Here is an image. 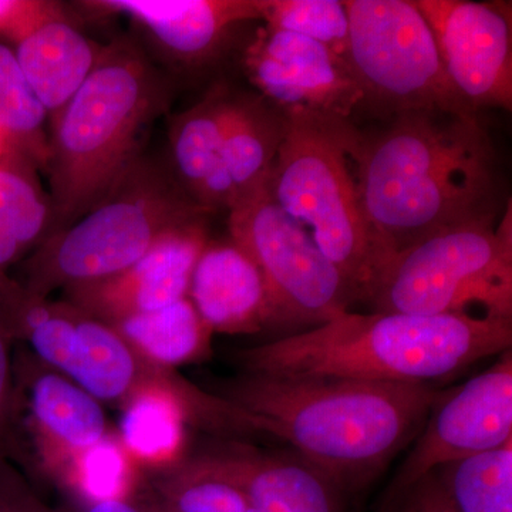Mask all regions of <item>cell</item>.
<instances>
[{
    "instance_id": "1",
    "label": "cell",
    "mask_w": 512,
    "mask_h": 512,
    "mask_svg": "<svg viewBox=\"0 0 512 512\" xmlns=\"http://www.w3.org/2000/svg\"><path fill=\"white\" fill-rule=\"evenodd\" d=\"M363 211L387 265L417 242L464 225L497 224L508 204L490 134L471 111H414L357 154Z\"/></svg>"
},
{
    "instance_id": "2",
    "label": "cell",
    "mask_w": 512,
    "mask_h": 512,
    "mask_svg": "<svg viewBox=\"0 0 512 512\" xmlns=\"http://www.w3.org/2000/svg\"><path fill=\"white\" fill-rule=\"evenodd\" d=\"M440 390L430 384L244 375L220 396L285 441L343 494L357 493L416 439Z\"/></svg>"
},
{
    "instance_id": "3",
    "label": "cell",
    "mask_w": 512,
    "mask_h": 512,
    "mask_svg": "<svg viewBox=\"0 0 512 512\" xmlns=\"http://www.w3.org/2000/svg\"><path fill=\"white\" fill-rule=\"evenodd\" d=\"M512 345V319L346 312L316 328L239 350L249 375L430 384Z\"/></svg>"
},
{
    "instance_id": "4",
    "label": "cell",
    "mask_w": 512,
    "mask_h": 512,
    "mask_svg": "<svg viewBox=\"0 0 512 512\" xmlns=\"http://www.w3.org/2000/svg\"><path fill=\"white\" fill-rule=\"evenodd\" d=\"M168 90L133 43L103 47L89 79L53 119L46 237L92 211L136 163L141 138L167 106Z\"/></svg>"
},
{
    "instance_id": "5",
    "label": "cell",
    "mask_w": 512,
    "mask_h": 512,
    "mask_svg": "<svg viewBox=\"0 0 512 512\" xmlns=\"http://www.w3.org/2000/svg\"><path fill=\"white\" fill-rule=\"evenodd\" d=\"M269 175L279 207L311 232L355 302H370L387 262L367 224L357 178L363 134L350 119L292 110Z\"/></svg>"
},
{
    "instance_id": "6",
    "label": "cell",
    "mask_w": 512,
    "mask_h": 512,
    "mask_svg": "<svg viewBox=\"0 0 512 512\" xmlns=\"http://www.w3.org/2000/svg\"><path fill=\"white\" fill-rule=\"evenodd\" d=\"M170 171L138 158L92 211L49 235L26 259L18 281L30 298L120 274L168 232L207 218Z\"/></svg>"
},
{
    "instance_id": "7",
    "label": "cell",
    "mask_w": 512,
    "mask_h": 512,
    "mask_svg": "<svg viewBox=\"0 0 512 512\" xmlns=\"http://www.w3.org/2000/svg\"><path fill=\"white\" fill-rule=\"evenodd\" d=\"M369 303L375 312L512 319L511 202L497 224L447 229L394 255Z\"/></svg>"
},
{
    "instance_id": "8",
    "label": "cell",
    "mask_w": 512,
    "mask_h": 512,
    "mask_svg": "<svg viewBox=\"0 0 512 512\" xmlns=\"http://www.w3.org/2000/svg\"><path fill=\"white\" fill-rule=\"evenodd\" d=\"M231 241L254 262L268 298V329L295 335L350 312L355 303L311 232L293 220L268 187L229 208Z\"/></svg>"
},
{
    "instance_id": "9",
    "label": "cell",
    "mask_w": 512,
    "mask_h": 512,
    "mask_svg": "<svg viewBox=\"0 0 512 512\" xmlns=\"http://www.w3.org/2000/svg\"><path fill=\"white\" fill-rule=\"evenodd\" d=\"M350 72L365 101L393 117L471 111L454 92L436 39L410 0H348ZM473 113V111H471Z\"/></svg>"
},
{
    "instance_id": "10",
    "label": "cell",
    "mask_w": 512,
    "mask_h": 512,
    "mask_svg": "<svg viewBox=\"0 0 512 512\" xmlns=\"http://www.w3.org/2000/svg\"><path fill=\"white\" fill-rule=\"evenodd\" d=\"M16 342L103 404L121 406L138 390L174 382L175 370L150 365L109 323L63 301L30 298L22 286L3 305Z\"/></svg>"
},
{
    "instance_id": "11",
    "label": "cell",
    "mask_w": 512,
    "mask_h": 512,
    "mask_svg": "<svg viewBox=\"0 0 512 512\" xmlns=\"http://www.w3.org/2000/svg\"><path fill=\"white\" fill-rule=\"evenodd\" d=\"M512 440V352L463 386L441 392L404 458L383 503L406 493L437 468Z\"/></svg>"
},
{
    "instance_id": "12",
    "label": "cell",
    "mask_w": 512,
    "mask_h": 512,
    "mask_svg": "<svg viewBox=\"0 0 512 512\" xmlns=\"http://www.w3.org/2000/svg\"><path fill=\"white\" fill-rule=\"evenodd\" d=\"M444 70L468 110L512 109L511 6L470 0H417Z\"/></svg>"
},
{
    "instance_id": "13",
    "label": "cell",
    "mask_w": 512,
    "mask_h": 512,
    "mask_svg": "<svg viewBox=\"0 0 512 512\" xmlns=\"http://www.w3.org/2000/svg\"><path fill=\"white\" fill-rule=\"evenodd\" d=\"M18 429L25 424L40 468L66 490L90 451L110 439L104 404L30 355L15 357Z\"/></svg>"
},
{
    "instance_id": "14",
    "label": "cell",
    "mask_w": 512,
    "mask_h": 512,
    "mask_svg": "<svg viewBox=\"0 0 512 512\" xmlns=\"http://www.w3.org/2000/svg\"><path fill=\"white\" fill-rule=\"evenodd\" d=\"M249 82L279 110H309L349 119L365 101L348 63L306 37L261 26L245 46Z\"/></svg>"
},
{
    "instance_id": "15",
    "label": "cell",
    "mask_w": 512,
    "mask_h": 512,
    "mask_svg": "<svg viewBox=\"0 0 512 512\" xmlns=\"http://www.w3.org/2000/svg\"><path fill=\"white\" fill-rule=\"evenodd\" d=\"M208 241L207 218L181 225L120 274L64 289L66 302L106 323L165 308L188 298L192 271Z\"/></svg>"
},
{
    "instance_id": "16",
    "label": "cell",
    "mask_w": 512,
    "mask_h": 512,
    "mask_svg": "<svg viewBox=\"0 0 512 512\" xmlns=\"http://www.w3.org/2000/svg\"><path fill=\"white\" fill-rule=\"evenodd\" d=\"M84 6L128 16L165 55L190 67L211 63L235 30L261 20V0H97Z\"/></svg>"
},
{
    "instance_id": "17",
    "label": "cell",
    "mask_w": 512,
    "mask_h": 512,
    "mask_svg": "<svg viewBox=\"0 0 512 512\" xmlns=\"http://www.w3.org/2000/svg\"><path fill=\"white\" fill-rule=\"evenodd\" d=\"M247 493L256 512H346V495L295 451L228 443L198 454Z\"/></svg>"
},
{
    "instance_id": "18",
    "label": "cell",
    "mask_w": 512,
    "mask_h": 512,
    "mask_svg": "<svg viewBox=\"0 0 512 512\" xmlns=\"http://www.w3.org/2000/svg\"><path fill=\"white\" fill-rule=\"evenodd\" d=\"M188 299L212 333L252 335L268 329L264 279L232 241H208L192 271Z\"/></svg>"
},
{
    "instance_id": "19",
    "label": "cell",
    "mask_w": 512,
    "mask_h": 512,
    "mask_svg": "<svg viewBox=\"0 0 512 512\" xmlns=\"http://www.w3.org/2000/svg\"><path fill=\"white\" fill-rule=\"evenodd\" d=\"M231 90L217 84L204 99L175 117L170 130V171L185 194L202 210L234 205L235 192L222 161L225 116Z\"/></svg>"
},
{
    "instance_id": "20",
    "label": "cell",
    "mask_w": 512,
    "mask_h": 512,
    "mask_svg": "<svg viewBox=\"0 0 512 512\" xmlns=\"http://www.w3.org/2000/svg\"><path fill=\"white\" fill-rule=\"evenodd\" d=\"M16 57L47 116L55 119L99 62L103 47L72 25L66 13L15 47Z\"/></svg>"
},
{
    "instance_id": "21",
    "label": "cell",
    "mask_w": 512,
    "mask_h": 512,
    "mask_svg": "<svg viewBox=\"0 0 512 512\" xmlns=\"http://www.w3.org/2000/svg\"><path fill=\"white\" fill-rule=\"evenodd\" d=\"M285 127L284 111L261 94L231 93L225 116L222 161L234 187L235 202L268 187Z\"/></svg>"
},
{
    "instance_id": "22",
    "label": "cell",
    "mask_w": 512,
    "mask_h": 512,
    "mask_svg": "<svg viewBox=\"0 0 512 512\" xmlns=\"http://www.w3.org/2000/svg\"><path fill=\"white\" fill-rule=\"evenodd\" d=\"M109 325L146 362L161 369L175 370L211 356L214 333L188 298Z\"/></svg>"
},
{
    "instance_id": "23",
    "label": "cell",
    "mask_w": 512,
    "mask_h": 512,
    "mask_svg": "<svg viewBox=\"0 0 512 512\" xmlns=\"http://www.w3.org/2000/svg\"><path fill=\"white\" fill-rule=\"evenodd\" d=\"M150 474L137 493L154 512H256L247 493L198 454Z\"/></svg>"
},
{
    "instance_id": "24",
    "label": "cell",
    "mask_w": 512,
    "mask_h": 512,
    "mask_svg": "<svg viewBox=\"0 0 512 512\" xmlns=\"http://www.w3.org/2000/svg\"><path fill=\"white\" fill-rule=\"evenodd\" d=\"M33 165L6 150L0 157V276L47 235L49 197L37 187Z\"/></svg>"
},
{
    "instance_id": "25",
    "label": "cell",
    "mask_w": 512,
    "mask_h": 512,
    "mask_svg": "<svg viewBox=\"0 0 512 512\" xmlns=\"http://www.w3.org/2000/svg\"><path fill=\"white\" fill-rule=\"evenodd\" d=\"M431 474L456 512H512V440Z\"/></svg>"
},
{
    "instance_id": "26",
    "label": "cell",
    "mask_w": 512,
    "mask_h": 512,
    "mask_svg": "<svg viewBox=\"0 0 512 512\" xmlns=\"http://www.w3.org/2000/svg\"><path fill=\"white\" fill-rule=\"evenodd\" d=\"M47 111L20 69L15 49L0 42V141L33 167L46 168Z\"/></svg>"
},
{
    "instance_id": "27",
    "label": "cell",
    "mask_w": 512,
    "mask_h": 512,
    "mask_svg": "<svg viewBox=\"0 0 512 512\" xmlns=\"http://www.w3.org/2000/svg\"><path fill=\"white\" fill-rule=\"evenodd\" d=\"M261 20L266 28L318 42L348 63L349 18L339 0H261Z\"/></svg>"
},
{
    "instance_id": "28",
    "label": "cell",
    "mask_w": 512,
    "mask_h": 512,
    "mask_svg": "<svg viewBox=\"0 0 512 512\" xmlns=\"http://www.w3.org/2000/svg\"><path fill=\"white\" fill-rule=\"evenodd\" d=\"M15 343L12 330L0 312V458L9 460H12L19 433Z\"/></svg>"
},
{
    "instance_id": "29",
    "label": "cell",
    "mask_w": 512,
    "mask_h": 512,
    "mask_svg": "<svg viewBox=\"0 0 512 512\" xmlns=\"http://www.w3.org/2000/svg\"><path fill=\"white\" fill-rule=\"evenodd\" d=\"M64 15L62 5L47 0H0V37L18 46L49 20Z\"/></svg>"
},
{
    "instance_id": "30",
    "label": "cell",
    "mask_w": 512,
    "mask_h": 512,
    "mask_svg": "<svg viewBox=\"0 0 512 512\" xmlns=\"http://www.w3.org/2000/svg\"><path fill=\"white\" fill-rule=\"evenodd\" d=\"M0 512H62L50 507L9 458H0Z\"/></svg>"
},
{
    "instance_id": "31",
    "label": "cell",
    "mask_w": 512,
    "mask_h": 512,
    "mask_svg": "<svg viewBox=\"0 0 512 512\" xmlns=\"http://www.w3.org/2000/svg\"><path fill=\"white\" fill-rule=\"evenodd\" d=\"M380 512H456L444 497L440 485L433 474L424 477L412 488L383 503Z\"/></svg>"
},
{
    "instance_id": "32",
    "label": "cell",
    "mask_w": 512,
    "mask_h": 512,
    "mask_svg": "<svg viewBox=\"0 0 512 512\" xmlns=\"http://www.w3.org/2000/svg\"><path fill=\"white\" fill-rule=\"evenodd\" d=\"M59 510L62 512H154L137 491L130 497L96 501V503L67 501V504Z\"/></svg>"
},
{
    "instance_id": "33",
    "label": "cell",
    "mask_w": 512,
    "mask_h": 512,
    "mask_svg": "<svg viewBox=\"0 0 512 512\" xmlns=\"http://www.w3.org/2000/svg\"><path fill=\"white\" fill-rule=\"evenodd\" d=\"M6 148L3 146L2 141H0V157L3 156V153H5Z\"/></svg>"
}]
</instances>
